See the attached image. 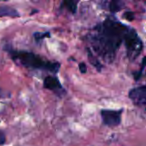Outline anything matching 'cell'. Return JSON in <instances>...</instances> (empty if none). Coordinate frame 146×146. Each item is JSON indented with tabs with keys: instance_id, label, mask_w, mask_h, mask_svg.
Wrapping results in <instances>:
<instances>
[{
	"instance_id": "6da1fadb",
	"label": "cell",
	"mask_w": 146,
	"mask_h": 146,
	"mask_svg": "<svg viewBox=\"0 0 146 146\" xmlns=\"http://www.w3.org/2000/svg\"><path fill=\"white\" fill-rule=\"evenodd\" d=\"M132 28L110 15L93 27L86 35V39L97 56L111 63Z\"/></svg>"
},
{
	"instance_id": "7a4b0ae2",
	"label": "cell",
	"mask_w": 146,
	"mask_h": 146,
	"mask_svg": "<svg viewBox=\"0 0 146 146\" xmlns=\"http://www.w3.org/2000/svg\"><path fill=\"white\" fill-rule=\"evenodd\" d=\"M4 49L9 53L12 60L25 68L44 70L53 73L54 74H57L60 69L61 64L58 62H51L46 60L33 52L27 50H17L12 49L11 47H5Z\"/></svg>"
},
{
	"instance_id": "3957f363",
	"label": "cell",
	"mask_w": 146,
	"mask_h": 146,
	"mask_svg": "<svg viewBox=\"0 0 146 146\" xmlns=\"http://www.w3.org/2000/svg\"><path fill=\"white\" fill-rule=\"evenodd\" d=\"M126 54L130 61L136 60L144 50V44L141 38L134 28H132L124 42Z\"/></svg>"
},
{
	"instance_id": "277c9868",
	"label": "cell",
	"mask_w": 146,
	"mask_h": 146,
	"mask_svg": "<svg viewBox=\"0 0 146 146\" xmlns=\"http://www.w3.org/2000/svg\"><path fill=\"white\" fill-rule=\"evenodd\" d=\"M122 110H104L101 111V117L104 125L108 127H117L121 121Z\"/></svg>"
},
{
	"instance_id": "5b68a950",
	"label": "cell",
	"mask_w": 146,
	"mask_h": 146,
	"mask_svg": "<svg viewBox=\"0 0 146 146\" xmlns=\"http://www.w3.org/2000/svg\"><path fill=\"white\" fill-rule=\"evenodd\" d=\"M129 98L133 103L139 107H144L146 105V86H141L130 90L128 93Z\"/></svg>"
},
{
	"instance_id": "8992f818",
	"label": "cell",
	"mask_w": 146,
	"mask_h": 146,
	"mask_svg": "<svg viewBox=\"0 0 146 146\" xmlns=\"http://www.w3.org/2000/svg\"><path fill=\"white\" fill-rule=\"evenodd\" d=\"M44 87L45 89H48L56 92L59 91H62V86L60 80H58L56 76H52V75L46 76L44 79Z\"/></svg>"
},
{
	"instance_id": "52a82bcc",
	"label": "cell",
	"mask_w": 146,
	"mask_h": 146,
	"mask_svg": "<svg viewBox=\"0 0 146 146\" xmlns=\"http://www.w3.org/2000/svg\"><path fill=\"white\" fill-rule=\"evenodd\" d=\"M99 3L104 8L109 9L112 14L119 12L123 8L121 0H99Z\"/></svg>"
},
{
	"instance_id": "ba28073f",
	"label": "cell",
	"mask_w": 146,
	"mask_h": 146,
	"mask_svg": "<svg viewBox=\"0 0 146 146\" xmlns=\"http://www.w3.org/2000/svg\"><path fill=\"white\" fill-rule=\"evenodd\" d=\"M80 0H61L60 9H66L71 14H75Z\"/></svg>"
},
{
	"instance_id": "9c48e42d",
	"label": "cell",
	"mask_w": 146,
	"mask_h": 146,
	"mask_svg": "<svg viewBox=\"0 0 146 146\" xmlns=\"http://www.w3.org/2000/svg\"><path fill=\"white\" fill-rule=\"evenodd\" d=\"M86 52H87V57H88V60L90 62V63L98 71V72H101L103 68H104V65L102 64V62L99 61V59L98 58V56L96 55L93 54V51L90 49V47H87L86 48Z\"/></svg>"
},
{
	"instance_id": "30bf717a",
	"label": "cell",
	"mask_w": 146,
	"mask_h": 146,
	"mask_svg": "<svg viewBox=\"0 0 146 146\" xmlns=\"http://www.w3.org/2000/svg\"><path fill=\"white\" fill-rule=\"evenodd\" d=\"M20 13L14 8L9 6H0V17H20Z\"/></svg>"
},
{
	"instance_id": "8fae6325",
	"label": "cell",
	"mask_w": 146,
	"mask_h": 146,
	"mask_svg": "<svg viewBox=\"0 0 146 146\" xmlns=\"http://www.w3.org/2000/svg\"><path fill=\"white\" fill-rule=\"evenodd\" d=\"M33 36L34 40L37 43H39L46 38H50L51 33L50 32H35Z\"/></svg>"
},
{
	"instance_id": "7c38bea8",
	"label": "cell",
	"mask_w": 146,
	"mask_h": 146,
	"mask_svg": "<svg viewBox=\"0 0 146 146\" xmlns=\"http://www.w3.org/2000/svg\"><path fill=\"white\" fill-rule=\"evenodd\" d=\"M145 68V57H143V60H142V63H141V68L139 71L137 72H133V77H134V80H140V78L142 77L143 75V73H144V70Z\"/></svg>"
},
{
	"instance_id": "4fadbf2b",
	"label": "cell",
	"mask_w": 146,
	"mask_h": 146,
	"mask_svg": "<svg viewBox=\"0 0 146 146\" xmlns=\"http://www.w3.org/2000/svg\"><path fill=\"white\" fill-rule=\"evenodd\" d=\"M123 17L124 18H126L127 21H133L134 20V13L133 12H132V11H127V12H125L124 13V15H123Z\"/></svg>"
},
{
	"instance_id": "5bb4252c",
	"label": "cell",
	"mask_w": 146,
	"mask_h": 146,
	"mask_svg": "<svg viewBox=\"0 0 146 146\" xmlns=\"http://www.w3.org/2000/svg\"><path fill=\"white\" fill-rule=\"evenodd\" d=\"M79 69L81 74H86L87 72V67L85 62H80L79 63Z\"/></svg>"
},
{
	"instance_id": "9a60e30c",
	"label": "cell",
	"mask_w": 146,
	"mask_h": 146,
	"mask_svg": "<svg viewBox=\"0 0 146 146\" xmlns=\"http://www.w3.org/2000/svg\"><path fill=\"white\" fill-rule=\"evenodd\" d=\"M5 141H6V137H5V134L3 132L0 131V145H3L5 144Z\"/></svg>"
},
{
	"instance_id": "2e32d148",
	"label": "cell",
	"mask_w": 146,
	"mask_h": 146,
	"mask_svg": "<svg viewBox=\"0 0 146 146\" xmlns=\"http://www.w3.org/2000/svg\"><path fill=\"white\" fill-rule=\"evenodd\" d=\"M0 1H4L5 2V1H9V0H0Z\"/></svg>"
}]
</instances>
